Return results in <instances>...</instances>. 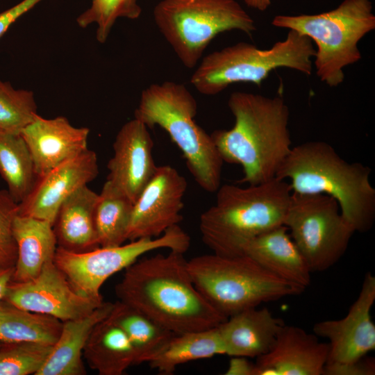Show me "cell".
I'll list each match as a JSON object with an SVG mask.
<instances>
[{
	"label": "cell",
	"instance_id": "cell-35",
	"mask_svg": "<svg viewBox=\"0 0 375 375\" xmlns=\"http://www.w3.org/2000/svg\"><path fill=\"white\" fill-rule=\"evenodd\" d=\"M42 1L43 0H22L0 12V39L14 22Z\"/></svg>",
	"mask_w": 375,
	"mask_h": 375
},
{
	"label": "cell",
	"instance_id": "cell-1",
	"mask_svg": "<svg viewBox=\"0 0 375 375\" xmlns=\"http://www.w3.org/2000/svg\"><path fill=\"white\" fill-rule=\"evenodd\" d=\"M183 254L170 251L138 259L125 269L115 294L174 333L217 327L227 317L197 290Z\"/></svg>",
	"mask_w": 375,
	"mask_h": 375
},
{
	"label": "cell",
	"instance_id": "cell-3",
	"mask_svg": "<svg viewBox=\"0 0 375 375\" xmlns=\"http://www.w3.org/2000/svg\"><path fill=\"white\" fill-rule=\"evenodd\" d=\"M371 172L367 165L346 161L330 144L308 141L292 147L276 178L289 179L292 192L333 197L354 231L365 233L375 221Z\"/></svg>",
	"mask_w": 375,
	"mask_h": 375
},
{
	"label": "cell",
	"instance_id": "cell-28",
	"mask_svg": "<svg viewBox=\"0 0 375 375\" xmlns=\"http://www.w3.org/2000/svg\"><path fill=\"white\" fill-rule=\"evenodd\" d=\"M133 203L109 181L99 194L94 219L100 247H115L127 240Z\"/></svg>",
	"mask_w": 375,
	"mask_h": 375
},
{
	"label": "cell",
	"instance_id": "cell-5",
	"mask_svg": "<svg viewBox=\"0 0 375 375\" xmlns=\"http://www.w3.org/2000/svg\"><path fill=\"white\" fill-rule=\"evenodd\" d=\"M197 103L180 83L165 81L142 90L134 118L148 128H163L181 151L197 183L208 192L221 185L223 160L210 136L194 117Z\"/></svg>",
	"mask_w": 375,
	"mask_h": 375
},
{
	"label": "cell",
	"instance_id": "cell-6",
	"mask_svg": "<svg viewBox=\"0 0 375 375\" xmlns=\"http://www.w3.org/2000/svg\"><path fill=\"white\" fill-rule=\"evenodd\" d=\"M187 267L197 290L227 318L305 290L277 277L246 255L198 256L187 261Z\"/></svg>",
	"mask_w": 375,
	"mask_h": 375
},
{
	"label": "cell",
	"instance_id": "cell-32",
	"mask_svg": "<svg viewBox=\"0 0 375 375\" xmlns=\"http://www.w3.org/2000/svg\"><path fill=\"white\" fill-rule=\"evenodd\" d=\"M52 347L33 342L1 344L0 375H35L47 359Z\"/></svg>",
	"mask_w": 375,
	"mask_h": 375
},
{
	"label": "cell",
	"instance_id": "cell-12",
	"mask_svg": "<svg viewBox=\"0 0 375 375\" xmlns=\"http://www.w3.org/2000/svg\"><path fill=\"white\" fill-rule=\"evenodd\" d=\"M3 301L62 322L83 317L104 302L78 293L53 261L47 263L32 279L10 281Z\"/></svg>",
	"mask_w": 375,
	"mask_h": 375
},
{
	"label": "cell",
	"instance_id": "cell-26",
	"mask_svg": "<svg viewBox=\"0 0 375 375\" xmlns=\"http://www.w3.org/2000/svg\"><path fill=\"white\" fill-rule=\"evenodd\" d=\"M108 317L124 332L135 355V365L147 362L175 334L140 310L120 301Z\"/></svg>",
	"mask_w": 375,
	"mask_h": 375
},
{
	"label": "cell",
	"instance_id": "cell-9",
	"mask_svg": "<svg viewBox=\"0 0 375 375\" xmlns=\"http://www.w3.org/2000/svg\"><path fill=\"white\" fill-rule=\"evenodd\" d=\"M153 20L184 66L194 67L219 33L233 30L251 35L253 18L236 0H161Z\"/></svg>",
	"mask_w": 375,
	"mask_h": 375
},
{
	"label": "cell",
	"instance_id": "cell-34",
	"mask_svg": "<svg viewBox=\"0 0 375 375\" xmlns=\"http://www.w3.org/2000/svg\"><path fill=\"white\" fill-rule=\"evenodd\" d=\"M374 360L363 358L352 362L326 364L323 375H374Z\"/></svg>",
	"mask_w": 375,
	"mask_h": 375
},
{
	"label": "cell",
	"instance_id": "cell-23",
	"mask_svg": "<svg viewBox=\"0 0 375 375\" xmlns=\"http://www.w3.org/2000/svg\"><path fill=\"white\" fill-rule=\"evenodd\" d=\"M17 257L11 282L32 279L51 261L58 247L53 225L47 221L17 215L13 222Z\"/></svg>",
	"mask_w": 375,
	"mask_h": 375
},
{
	"label": "cell",
	"instance_id": "cell-10",
	"mask_svg": "<svg viewBox=\"0 0 375 375\" xmlns=\"http://www.w3.org/2000/svg\"><path fill=\"white\" fill-rule=\"evenodd\" d=\"M311 272H323L344 254L354 230L333 197L292 192L283 220Z\"/></svg>",
	"mask_w": 375,
	"mask_h": 375
},
{
	"label": "cell",
	"instance_id": "cell-27",
	"mask_svg": "<svg viewBox=\"0 0 375 375\" xmlns=\"http://www.w3.org/2000/svg\"><path fill=\"white\" fill-rule=\"evenodd\" d=\"M62 324L56 317L19 308L3 301L0 309V342L53 346L59 338Z\"/></svg>",
	"mask_w": 375,
	"mask_h": 375
},
{
	"label": "cell",
	"instance_id": "cell-20",
	"mask_svg": "<svg viewBox=\"0 0 375 375\" xmlns=\"http://www.w3.org/2000/svg\"><path fill=\"white\" fill-rule=\"evenodd\" d=\"M284 325L267 308L254 307L228 317L217 328L225 354L258 358L270 350Z\"/></svg>",
	"mask_w": 375,
	"mask_h": 375
},
{
	"label": "cell",
	"instance_id": "cell-8",
	"mask_svg": "<svg viewBox=\"0 0 375 375\" xmlns=\"http://www.w3.org/2000/svg\"><path fill=\"white\" fill-rule=\"evenodd\" d=\"M315 49L312 40L294 30L285 40L269 49L240 42L215 51L202 58L190 78L201 94L215 95L237 83H251L260 87L271 72L286 67L306 76L312 72Z\"/></svg>",
	"mask_w": 375,
	"mask_h": 375
},
{
	"label": "cell",
	"instance_id": "cell-2",
	"mask_svg": "<svg viewBox=\"0 0 375 375\" xmlns=\"http://www.w3.org/2000/svg\"><path fill=\"white\" fill-rule=\"evenodd\" d=\"M228 106L233 126L210 134L223 161L241 165L242 183L257 185L275 178L292 149L290 110L284 99L236 91Z\"/></svg>",
	"mask_w": 375,
	"mask_h": 375
},
{
	"label": "cell",
	"instance_id": "cell-13",
	"mask_svg": "<svg viewBox=\"0 0 375 375\" xmlns=\"http://www.w3.org/2000/svg\"><path fill=\"white\" fill-rule=\"evenodd\" d=\"M185 178L170 165L157 166L133 203L127 240L157 238L183 219Z\"/></svg>",
	"mask_w": 375,
	"mask_h": 375
},
{
	"label": "cell",
	"instance_id": "cell-31",
	"mask_svg": "<svg viewBox=\"0 0 375 375\" xmlns=\"http://www.w3.org/2000/svg\"><path fill=\"white\" fill-rule=\"evenodd\" d=\"M37 114L32 91L16 90L0 79V133L20 134Z\"/></svg>",
	"mask_w": 375,
	"mask_h": 375
},
{
	"label": "cell",
	"instance_id": "cell-15",
	"mask_svg": "<svg viewBox=\"0 0 375 375\" xmlns=\"http://www.w3.org/2000/svg\"><path fill=\"white\" fill-rule=\"evenodd\" d=\"M98 174L97 156L88 149L37 177L29 194L18 203V214L53 225L61 204Z\"/></svg>",
	"mask_w": 375,
	"mask_h": 375
},
{
	"label": "cell",
	"instance_id": "cell-22",
	"mask_svg": "<svg viewBox=\"0 0 375 375\" xmlns=\"http://www.w3.org/2000/svg\"><path fill=\"white\" fill-rule=\"evenodd\" d=\"M112 306V303L103 302L83 317L63 322L58 340L35 375L85 374L84 347L95 325L109 315Z\"/></svg>",
	"mask_w": 375,
	"mask_h": 375
},
{
	"label": "cell",
	"instance_id": "cell-4",
	"mask_svg": "<svg viewBox=\"0 0 375 375\" xmlns=\"http://www.w3.org/2000/svg\"><path fill=\"white\" fill-rule=\"evenodd\" d=\"M213 206L200 216L204 244L224 256L242 254V246L254 237L283 224L292 190L285 180L274 178L242 188L220 185Z\"/></svg>",
	"mask_w": 375,
	"mask_h": 375
},
{
	"label": "cell",
	"instance_id": "cell-17",
	"mask_svg": "<svg viewBox=\"0 0 375 375\" xmlns=\"http://www.w3.org/2000/svg\"><path fill=\"white\" fill-rule=\"evenodd\" d=\"M328 351L315 333L285 324L270 350L257 358L255 375H323Z\"/></svg>",
	"mask_w": 375,
	"mask_h": 375
},
{
	"label": "cell",
	"instance_id": "cell-33",
	"mask_svg": "<svg viewBox=\"0 0 375 375\" xmlns=\"http://www.w3.org/2000/svg\"><path fill=\"white\" fill-rule=\"evenodd\" d=\"M18 203L8 190H0V270L15 268L17 247L13 222L18 215Z\"/></svg>",
	"mask_w": 375,
	"mask_h": 375
},
{
	"label": "cell",
	"instance_id": "cell-21",
	"mask_svg": "<svg viewBox=\"0 0 375 375\" xmlns=\"http://www.w3.org/2000/svg\"><path fill=\"white\" fill-rule=\"evenodd\" d=\"M98 196L85 185L61 204L53 224L58 247L82 252L100 247L94 219Z\"/></svg>",
	"mask_w": 375,
	"mask_h": 375
},
{
	"label": "cell",
	"instance_id": "cell-7",
	"mask_svg": "<svg viewBox=\"0 0 375 375\" xmlns=\"http://www.w3.org/2000/svg\"><path fill=\"white\" fill-rule=\"evenodd\" d=\"M272 24L296 31L314 42L317 76L328 86L337 87L344 80V68L361 60L358 44L375 29V15L370 0H344L325 12L276 15Z\"/></svg>",
	"mask_w": 375,
	"mask_h": 375
},
{
	"label": "cell",
	"instance_id": "cell-29",
	"mask_svg": "<svg viewBox=\"0 0 375 375\" xmlns=\"http://www.w3.org/2000/svg\"><path fill=\"white\" fill-rule=\"evenodd\" d=\"M0 174L8 192L18 203L31 192L36 179L34 162L21 134L0 133Z\"/></svg>",
	"mask_w": 375,
	"mask_h": 375
},
{
	"label": "cell",
	"instance_id": "cell-37",
	"mask_svg": "<svg viewBox=\"0 0 375 375\" xmlns=\"http://www.w3.org/2000/svg\"><path fill=\"white\" fill-rule=\"evenodd\" d=\"M14 268L0 270V309L3 303V299L11 281Z\"/></svg>",
	"mask_w": 375,
	"mask_h": 375
},
{
	"label": "cell",
	"instance_id": "cell-25",
	"mask_svg": "<svg viewBox=\"0 0 375 375\" xmlns=\"http://www.w3.org/2000/svg\"><path fill=\"white\" fill-rule=\"evenodd\" d=\"M225 354L217 327L173 335L148 362L161 374H172L176 367L190 361Z\"/></svg>",
	"mask_w": 375,
	"mask_h": 375
},
{
	"label": "cell",
	"instance_id": "cell-39",
	"mask_svg": "<svg viewBox=\"0 0 375 375\" xmlns=\"http://www.w3.org/2000/svg\"><path fill=\"white\" fill-rule=\"evenodd\" d=\"M2 344V342H0V344Z\"/></svg>",
	"mask_w": 375,
	"mask_h": 375
},
{
	"label": "cell",
	"instance_id": "cell-19",
	"mask_svg": "<svg viewBox=\"0 0 375 375\" xmlns=\"http://www.w3.org/2000/svg\"><path fill=\"white\" fill-rule=\"evenodd\" d=\"M242 254L287 282L304 289L310 284L312 272L283 224L247 241Z\"/></svg>",
	"mask_w": 375,
	"mask_h": 375
},
{
	"label": "cell",
	"instance_id": "cell-24",
	"mask_svg": "<svg viewBox=\"0 0 375 375\" xmlns=\"http://www.w3.org/2000/svg\"><path fill=\"white\" fill-rule=\"evenodd\" d=\"M83 355L90 367L100 375H122L135 365V352L127 336L108 317L94 327Z\"/></svg>",
	"mask_w": 375,
	"mask_h": 375
},
{
	"label": "cell",
	"instance_id": "cell-38",
	"mask_svg": "<svg viewBox=\"0 0 375 375\" xmlns=\"http://www.w3.org/2000/svg\"><path fill=\"white\" fill-rule=\"evenodd\" d=\"M244 3L249 8L260 11H265L272 3V0H243Z\"/></svg>",
	"mask_w": 375,
	"mask_h": 375
},
{
	"label": "cell",
	"instance_id": "cell-16",
	"mask_svg": "<svg viewBox=\"0 0 375 375\" xmlns=\"http://www.w3.org/2000/svg\"><path fill=\"white\" fill-rule=\"evenodd\" d=\"M112 147L107 180L134 203L157 168L149 128L135 118L127 122L118 131Z\"/></svg>",
	"mask_w": 375,
	"mask_h": 375
},
{
	"label": "cell",
	"instance_id": "cell-30",
	"mask_svg": "<svg viewBox=\"0 0 375 375\" xmlns=\"http://www.w3.org/2000/svg\"><path fill=\"white\" fill-rule=\"evenodd\" d=\"M139 0H91L90 6L76 18L77 24L86 28L97 25L96 38L105 43L119 18L136 19L142 13Z\"/></svg>",
	"mask_w": 375,
	"mask_h": 375
},
{
	"label": "cell",
	"instance_id": "cell-36",
	"mask_svg": "<svg viewBox=\"0 0 375 375\" xmlns=\"http://www.w3.org/2000/svg\"><path fill=\"white\" fill-rule=\"evenodd\" d=\"M255 363L249 361L246 357L232 356L226 375H255Z\"/></svg>",
	"mask_w": 375,
	"mask_h": 375
},
{
	"label": "cell",
	"instance_id": "cell-11",
	"mask_svg": "<svg viewBox=\"0 0 375 375\" xmlns=\"http://www.w3.org/2000/svg\"><path fill=\"white\" fill-rule=\"evenodd\" d=\"M190 238L178 225L157 238H142L126 244L98 248L82 252L57 247L53 262L81 294L103 300L100 290L106 281L125 269L141 256L165 248L185 253Z\"/></svg>",
	"mask_w": 375,
	"mask_h": 375
},
{
	"label": "cell",
	"instance_id": "cell-14",
	"mask_svg": "<svg viewBox=\"0 0 375 375\" xmlns=\"http://www.w3.org/2000/svg\"><path fill=\"white\" fill-rule=\"evenodd\" d=\"M374 301L375 276L367 272L344 317L315 323L313 333L329 340L326 364L358 361L375 349V324L370 313Z\"/></svg>",
	"mask_w": 375,
	"mask_h": 375
},
{
	"label": "cell",
	"instance_id": "cell-18",
	"mask_svg": "<svg viewBox=\"0 0 375 375\" xmlns=\"http://www.w3.org/2000/svg\"><path fill=\"white\" fill-rule=\"evenodd\" d=\"M89 133L88 128L76 127L64 116L46 119L37 114L20 134L38 177L87 150Z\"/></svg>",
	"mask_w": 375,
	"mask_h": 375
}]
</instances>
